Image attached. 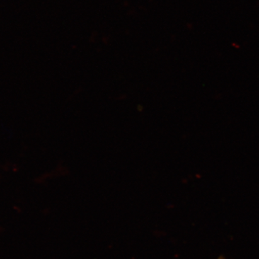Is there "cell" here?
Masks as SVG:
<instances>
[{
  "mask_svg": "<svg viewBox=\"0 0 259 259\" xmlns=\"http://www.w3.org/2000/svg\"><path fill=\"white\" fill-rule=\"evenodd\" d=\"M218 259H226V258H224V257L221 256V257H220V258H218Z\"/></svg>",
  "mask_w": 259,
  "mask_h": 259,
  "instance_id": "obj_1",
  "label": "cell"
}]
</instances>
